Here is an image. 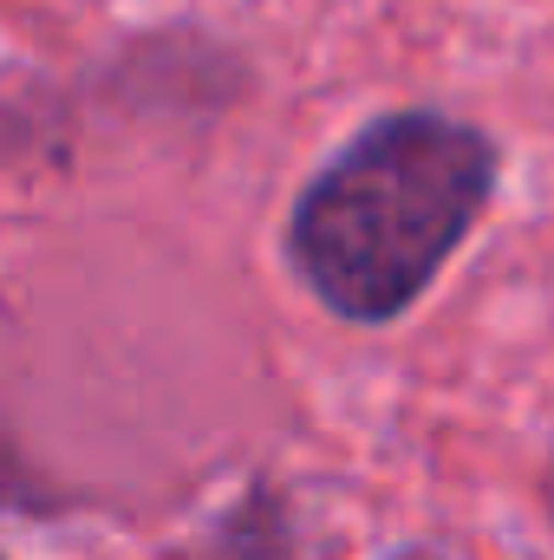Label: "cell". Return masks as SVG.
Segmentation results:
<instances>
[{"instance_id": "6da1fadb", "label": "cell", "mask_w": 554, "mask_h": 560, "mask_svg": "<svg viewBox=\"0 0 554 560\" xmlns=\"http://www.w3.org/2000/svg\"><path fill=\"white\" fill-rule=\"evenodd\" d=\"M496 189V143L437 112L366 125L293 202L287 261L339 319L385 326L463 248Z\"/></svg>"}, {"instance_id": "7a4b0ae2", "label": "cell", "mask_w": 554, "mask_h": 560, "mask_svg": "<svg viewBox=\"0 0 554 560\" xmlns=\"http://www.w3.org/2000/svg\"><path fill=\"white\" fill-rule=\"evenodd\" d=\"M405 560H424V555H405Z\"/></svg>"}]
</instances>
